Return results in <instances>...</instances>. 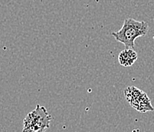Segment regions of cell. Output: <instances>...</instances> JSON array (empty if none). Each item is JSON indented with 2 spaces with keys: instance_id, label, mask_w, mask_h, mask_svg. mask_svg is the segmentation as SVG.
<instances>
[{
  "instance_id": "1",
  "label": "cell",
  "mask_w": 154,
  "mask_h": 132,
  "mask_svg": "<svg viewBox=\"0 0 154 132\" xmlns=\"http://www.w3.org/2000/svg\"><path fill=\"white\" fill-rule=\"evenodd\" d=\"M149 31V25L143 21H137L131 18L124 20L120 30L112 32V36L118 42L125 46L126 48L135 47V40L146 35Z\"/></svg>"
},
{
  "instance_id": "2",
  "label": "cell",
  "mask_w": 154,
  "mask_h": 132,
  "mask_svg": "<svg viewBox=\"0 0 154 132\" xmlns=\"http://www.w3.org/2000/svg\"><path fill=\"white\" fill-rule=\"evenodd\" d=\"M51 115L44 106L36 105L23 121L22 132H45L50 126Z\"/></svg>"
},
{
  "instance_id": "3",
  "label": "cell",
  "mask_w": 154,
  "mask_h": 132,
  "mask_svg": "<svg viewBox=\"0 0 154 132\" xmlns=\"http://www.w3.org/2000/svg\"><path fill=\"white\" fill-rule=\"evenodd\" d=\"M138 58V54L132 48H125L119 54L118 61L121 66L124 67L131 66Z\"/></svg>"
}]
</instances>
